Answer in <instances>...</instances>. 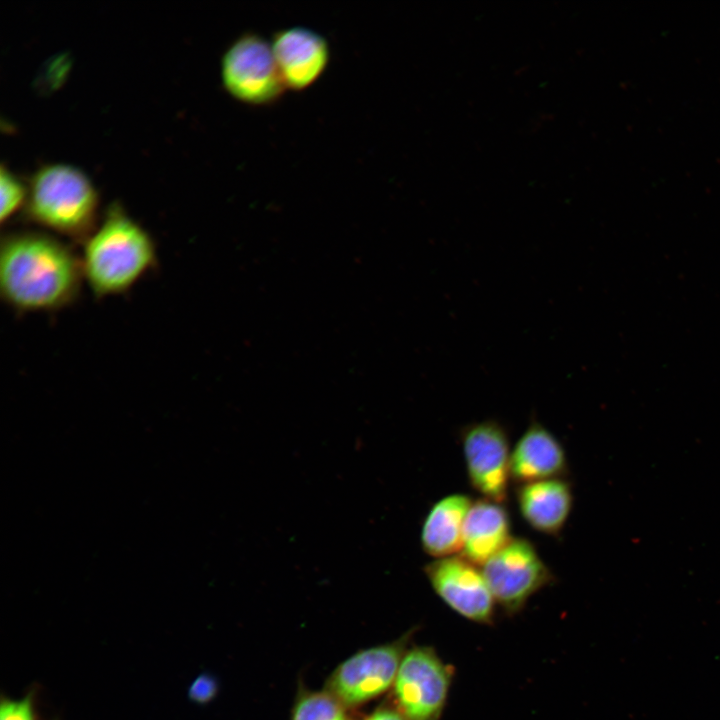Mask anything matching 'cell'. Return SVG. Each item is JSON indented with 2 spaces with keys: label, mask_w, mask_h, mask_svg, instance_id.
I'll list each match as a JSON object with an SVG mask.
<instances>
[{
  "label": "cell",
  "mask_w": 720,
  "mask_h": 720,
  "mask_svg": "<svg viewBox=\"0 0 720 720\" xmlns=\"http://www.w3.org/2000/svg\"><path fill=\"white\" fill-rule=\"evenodd\" d=\"M567 473L565 450L557 437L537 420L516 442L510 455V478L518 485L562 478Z\"/></svg>",
  "instance_id": "obj_11"
},
{
  "label": "cell",
  "mask_w": 720,
  "mask_h": 720,
  "mask_svg": "<svg viewBox=\"0 0 720 720\" xmlns=\"http://www.w3.org/2000/svg\"><path fill=\"white\" fill-rule=\"evenodd\" d=\"M84 281L97 298L131 289L157 264L150 234L119 204H112L83 242Z\"/></svg>",
  "instance_id": "obj_2"
},
{
  "label": "cell",
  "mask_w": 720,
  "mask_h": 720,
  "mask_svg": "<svg viewBox=\"0 0 720 720\" xmlns=\"http://www.w3.org/2000/svg\"><path fill=\"white\" fill-rule=\"evenodd\" d=\"M454 670L431 646L408 648L392 687V703L406 720H440Z\"/></svg>",
  "instance_id": "obj_5"
},
{
  "label": "cell",
  "mask_w": 720,
  "mask_h": 720,
  "mask_svg": "<svg viewBox=\"0 0 720 720\" xmlns=\"http://www.w3.org/2000/svg\"><path fill=\"white\" fill-rule=\"evenodd\" d=\"M516 500L523 519L536 531L556 536L570 515L573 494L562 478L525 483L516 488Z\"/></svg>",
  "instance_id": "obj_12"
},
{
  "label": "cell",
  "mask_w": 720,
  "mask_h": 720,
  "mask_svg": "<svg viewBox=\"0 0 720 720\" xmlns=\"http://www.w3.org/2000/svg\"><path fill=\"white\" fill-rule=\"evenodd\" d=\"M469 482L483 498L503 503L510 478L509 437L504 426L487 419L460 433Z\"/></svg>",
  "instance_id": "obj_8"
},
{
  "label": "cell",
  "mask_w": 720,
  "mask_h": 720,
  "mask_svg": "<svg viewBox=\"0 0 720 720\" xmlns=\"http://www.w3.org/2000/svg\"><path fill=\"white\" fill-rule=\"evenodd\" d=\"M424 573L438 597L458 615L478 624L493 623L495 600L478 565L453 555L428 563Z\"/></svg>",
  "instance_id": "obj_9"
},
{
  "label": "cell",
  "mask_w": 720,
  "mask_h": 720,
  "mask_svg": "<svg viewBox=\"0 0 720 720\" xmlns=\"http://www.w3.org/2000/svg\"><path fill=\"white\" fill-rule=\"evenodd\" d=\"M27 187L24 210L30 221L82 243L98 225V193L79 168L46 164L34 172Z\"/></svg>",
  "instance_id": "obj_3"
},
{
  "label": "cell",
  "mask_w": 720,
  "mask_h": 720,
  "mask_svg": "<svg viewBox=\"0 0 720 720\" xmlns=\"http://www.w3.org/2000/svg\"><path fill=\"white\" fill-rule=\"evenodd\" d=\"M481 569L495 603L508 615L519 613L553 580L535 546L525 538H512Z\"/></svg>",
  "instance_id": "obj_7"
},
{
  "label": "cell",
  "mask_w": 720,
  "mask_h": 720,
  "mask_svg": "<svg viewBox=\"0 0 720 720\" xmlns=\"http://www.w3.org/2000/svg\"><path fill=\"white\" fill-rule=\"evenodd\" d=\"M362 720H406L405 717L399 712L395 705L391 703H385L375 708Z\"/></svg>",
  "instance_id": "obj_19"
},
{
  "label": "cell",
  "mask_w": 720,
  "mask_h": 720,
  "mask_svg": "<svg viewBox=\"0 0 720 720\" xmlns=\"http://www.w3.org/2000/svg\"><path fill=\"white\" fill-rule=\"evenodd\" d=\"M217 679L208 673L199 674L188 689L189 699L196 704H208L218 694Z\"/></svg>",
  "instance_id": "obj_18"
},
{
  "label": "cell",
  "mask_w": 720,
  "mask_h": 720,
  "mask_svg": "<svg viewBox=\"0 0 720 720\" xmlns=\"http://www.w3.org/2000/svg\"><path fill=\"white\" fill-rule=\"evenodd\" d=\"M0 219L4 224L19 210L24 209L27 201L28 187L4 165L0 170Z\"/></svg>",
  "instance_id": "obj_16"
},
{
  "label": "cell",
  "mask_w": 720,
  "mask_h": 720,
  "mask_svg": "<svg viewBox=\"0 0 720 720\" xmlns=\"http://www.w3.org/2000/svg\"><path fill=\"white\" fill-rule=\"evenodd\" d=\"M472 503L468 495L460 493L434 503L421 529V545L426 554L438 559L461 552L464 523Z\"/></svg>",
  "instance_id": "obj_14"
},
{
  "label": "cell",
  "mask_w": 720,
  "mask_h": 720,
  "mask_svg": "<svg viewBox=\"0 0 720 720\" xmlns=\"http://www.w3.org/2000/svg\"><path fill=\"white\" fill-rule=\"evenodd\" d=\"M84 281L80 257L39 232L5 235L0 246V293L19 312L55 311L78 297Z\"/></svg>",
  "instance_id": "obj_1"
},
{
  "label": "cell",
  "mask_w": 720,
  "mask_h": 720,
  "mask_svg": "<svg viewBox=\"0 0 720 720\" xmlns=\"http://www.w3.org/2000/svg\"><path fill=\"white\" fill-rule=\"evenodd\" d=\"M0 720H37L34 692L30 691L18 699L2 696Z\"/></svg>",
  "instance_id": "obj_17"
},
{
  "label": "cell",
  "mask_w": 720,
  "mask_h": 720,
  "mask_svg": "<svg viewBox=\"0 0 720 720\" xmlns=\"http://www.w3.org/2000/svg\"><path fill=\"white\" fill-rule=\"evenodd\" d=\"M220 75L228 94L250 106L271 105L286 89L271 44L255 33L240 35L226 48Z\"/></svg>",
  "instance_id": "obj_6"
},
{
  "label": "cell",
  "mask_w": 720,
  "mask_h": 720,
  "mask_svg": "<svg viewBox=\"0 0 720 720\" xmlns=\"http://www.w3.org/2000/svg\"><path fill=\"white\" fill-rule=\"evenodd\" d=\"M412 635L357 651L331 672L324 690L351 710L382 696L394 685Z\"/></svg>",
  "instance_id": "obj_4"
},
{
  "label": "cell",
  "mask_w": 720,
  "mask_h": 720,
  "mask_svg": "<svg viewBox=\"0 0 720 720\" xmlns=\"http://www.w3.org/2000/svg\"><path fill=\"white\" fill-rule=\"evenodd\" d=\"M290 720H355L351 709L326 690L299 686Z\"/></svg>",
  "instance_id": "obj_15"
},
{
  "label": "cell",
  "mask_w": 720,
  "mask_h": 720,
  "mask_svg": "<svg viewBox=\"0 0 720 720\" xmlns=\"http://www.w3.org/2000/svg\"><path fill=\"white\" fill-rule=\"evenodd\" d=\"M508 511L486 498L472 503L463 528L461 555L483 566L512 539Z\"/></svg>",
  "instance_id": "obj_13"
},
{
  "label": "cell",
  "mask_w": 720,
  "mask_h": 720,
  "mask_svg": "<svg viewBox=\"0 0 720 720\" xmlns=\"http://www.w3.org/2000/svg\"><path fill=\"white\" fill-rule=\"evenodd\" d=\"M270 44L286 89L302 91L309 88L328 67L329 43L310 28L293 26L279 30Z\"/></svg>",
  "instance_id": "obj_10"
}]
</instances>
